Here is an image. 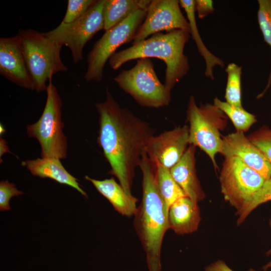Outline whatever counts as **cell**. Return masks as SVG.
<instances>
[{
  "instance_id": "obj_1",
  "label": "cell",
  "mask_w": 271,
  "mask_h": 271,
  "mask_svg": "<svg viewBox=\"0 0 271 271\" xmlns=\"http://www.w3.org/2000/svg\"><path fill=\"white\" fill-rule=\"evenodd\" d=\"M99 115L97 143L109 163V173L130 196L136 169L154 130L126 108L121 107L106 89L104 101L96 104Z\"/></svg>"
},
{
  "instance_id": "obj_2",
  "label": "cell",
  "mask_w": 271,
  "mask_h": 271,
  "mask_svg": "<svg viewBox=\"0 0 271 271\" xmlns=\"http://www.w3.org/2000/svg\"><path fill=\"white\" fill-rule=\"evenodd\" d=\"M139 167L143 175V196L134 215V225L146 253L150 271H160L162 242L170 228L169 210L157 186L156 166L145 151Z\"/></svg>"
},
{
  "instance_id": "obj_3",
  "label": "cell",
  "mask_w": 271,
  "mask_h": 271,
  "mask_svg": "<svg viewBox=\"0 0 271 271\" xmlns=\"http://www.w3.org/2000/svg\"><path fill=\"white\" fill-rule=\"evenodd\" d=\"M190 37L189 32L182 30L155 34L114 53L109 59V64L112 69L116 70L130 60L144 58L160 59L166 64L164 84L171 92L189 70V60L184 54V48Z\"/></svg>"
},
{
  "instance_id": "obj_4",
  "label": "cell",
  "mask_w": 271,
  "mask_h": 271,
  "mask_svg": "<svg viewBox=\"0 0 271 271\" xmlns=\"http://www.w3.org/2000/svg\"><path fill=\"white\" fill-rule=\"evenodd\" d=\"M27 68L38 92L46 91L55 74L67 71L60 56L63 45L35 30H19Z\"/></svg>"
},
{
  "instance_id": "obj_5",
  "label": "cell",
  "mask_w": 271,
  "mask_h": 271,
  "mask_svg": "<svg viewBox=\"0 0 271 271\" xmlns=\"http://www.w3.org/2000/svg\"><path fill=\"white\" fill-rule=\"evenodd\" d=\"M46 91L47 99L43 112L36 122L27 126V132L40 143L42 158L65 159L67 158L68 144L63 130L62 101L52 81L48 82Z\"/></svg>"
},
{
  "instance_id": "obj_6",
  "label": "cell",
  "mask_w": 271,
  "mask_h": 271,
  "mask_svg": "<svg viewBox=\"0 0 271 271\" xmlns=\"http://www.w3.org/2000/svg\"><path fill=\"white\" fill-rule=\"evenodd\" d=\"M113 80L142 106L160 108L171 101V92L159 79L150 58L138 59L132 68L122 70Z\"/></svg>"
},
{
  "instance_id": "obj_7",
  "label": "cell",
  "mask_w": 271,
  "mask_h": 271,
  "mask_svg": "<svg viewBox=\"0 0 271 271\" xmlns=\"http://www.w3.org/2000/svg\"><path fill=\"white\" fill-rule=\"evenodd\" d=\"M226 115L213 104L198 106L193 96H190L187 110L189 122V144L200 148L217 168L215 157L221 153L222 139L220 130L224 127Z\"/></svg>"
},
{
  "instance_id": "obj_8",
  "label": "cell",
  "mask_w": 271,
  "mask_h": 271,
  "mask_svg": "<svg viewBox=\"0 0 271 271\" xmlns=\"http://www.w3.org/2000/svg\"><path fill=\"white\" fill-rule=\"evenodd\" d=\"M140 9L123 21L105 31L96 42L87 56V68L84 75L86 81L100 82L107 61L121 45L133 40L134 37L147 13Z\"/></svg>"
},
{
  "instance_id": "obj_9",
  "label": "cell",
  "mask_w": 271,
  "mask_h": 271,
  "mask_svg": "<svg viewBox=\"0 0 271 271\" xmlns=\"http://www.w3.org/2000/svg\"><path fill=\"white\" fill-rule=\"evenodd\" d=\"M265 179L236 157L225 158L220 175L224 199L240 212L248 204Z\"/></svg>"
},
{
  "instance_id": "obj_10",
  "label": "cell",
  "mask_w": 271,
  "mask_h": 271,
  "mask_svg": "<svg viewBox=\"0 0 271 271\" xmlns=\"http://www.w3.org/2000/svg\"><path fill=\"white\" fill-rule=\"evenodd\" d=\"M105 0H97L88 11L75 21L61 23L44 34L57 43L68 47L73 62L83 59L85 44L99 31L104 30L103 9Z\"/></svg>"
},
{
  "instance_id": "obj_11",
  "label": "cell",
  "mask_w": 271,
  "mask_h": 271,
  "mask_svg": "<svg viewBox=\"0 0 271 271\" xmlns=\"http://www.w3.org/2000/svg\"><path fill=\"white\" fill-rule=\"evenodd\" d=\"M180 7L179 0L152 1L132 44L162 31L182 30L190 33V24L182 13Z\"/></svg>"
},
{
  "instance_id": "obj_12",
  "label": "cell",
  "mask_w": 271,
  "mask_h": 271,
  "mask_svg": "<svg viewBox=\"0 0 271 271\" xmlns=\"http://www.w3.org/2000/svg\"><path fill=\"white\" fill-rule=\"evenodd\" d=\"M189 128L178 126L160 134L151 137L145 151L155 165L171 169L182 158L189 144Z\"/></svg>"
},
{
  "instance_id": "obj_13",
  "label": "cell",
  "mask_w": 271,
  "mask_h": 271,
  "mask_svg": "<svg viewBox=\"0 0 271 271\" xmlns=\"http://www.w3.org/2000/svg\"><path fill=\"white\" fill-rule=\"evenodd\" d=\"M0 74L21 87L34 90L18 34L0 39Z\"/></svg>"
},
{
  "instance_id": "obj_14",
  "label": "cell",
  "mask_w": 271,
  "mask_h": 271,
  "mask_svg": "<svg viewBox=\"0 0 271 271\" xmlns=\"http://www.w3.org/2000/svg\"><path fill=\"white\" fill-rule=\"evenodd\" d=\"M221 154L225 158L236 157L265 179L271 178L270 164L244 132L237 131L223 137Z\"/></svg>"
},
{
  "instance_id": "obj_15",
  "label": "cell",
  "mask_w": 271,
  "mask_h": 271,
  "mask_svg": "<svg viewBox=\"0 0 271 271\" xmlns=\"http://www.w3.org/2000/svg\"><path fill=\"white\" fill-rule=\"evenodd\" d=\"M195 148L190 145L179 161L170 169L171 175L186 196L198 203L205 198L196 175Z\"/></svg>"
},
{
  "instance_id": "obj_16",
  "label": "cell",
  "mask_w": 271,
  "mask_h": 271,
  "mask_svg": "<svg viewBox=\"0 0 271 271\" xmlns=\"http://www.w3.org/2000/svg\"><path fill=\"white\" fill-rule=\"evenodd\" d=\"M169 228L178 234L196 231L201 220L200 209L197 203L187 196L176 201L168 212Z\"/></svg>"
},
{
  "instance_id": "obj_17",
  "label": "cell",
  "mask_w": 271,
  "mask_h": 271,
  "mask_svg": "<svg viewBox=\"0 0 271 271\" xmlns=\"http://www.w3.org/2000/svg\"><path fill=\"white\" fill-rule=\"evenodd\" d=\"M34 176L41 178H50L61 184L67 185L77 190L85 197L87 193L81 188L78 179L64 168L60 160L54 158H37L22 162Z\"/></svg>"
},
{
  "instance_id": "obj_18",
  "label": "cell",
  "mask_w": 271,
  "mask_h": 271,
  "mask_svg": "<svg viewBox=\"0 0 271 271\" xmlns=\"http://www.w3.org/2000/svg\"><path fill=\"white\" fill-rule=\"evenodd\" d=\"M84 179L90 182L98 192L109 201L119 213L126 217H130L135 214L138 209V199L133 196H130L127 194L120 184H118L113 177L98 180L85 176Z\"/></svg>"
},
{
  "instance_id": "obj_19",
  "label": "cell",
  "mask_w": 271,
  "mask_h": 271,
  "mask_svg": "<svg viewBox=\"0 0 271 271\" xmlns=\"http://www.w3.org/2000/svg\"><path fill=\"white\" fill-rule=\"evenodd\" d=\"M195 0H180V6L184 10L190 27V34L197 46L198 51L205 63L204 74L211 80L214 79V68L216 66L224 67V61L212 53L204 45L199 34L195 17Z\"/></svg>"
},
{
  "instance_id": "obj_20",
  "label": "cell",
  "mask_w": 271,
  "mask_h": 271,
  "mask_svg": "<svg viewBox=\"0 0 271 271\" xmlns=\"http://www.w3.org/2000/svg\"><path fill=\"white\" fill-rule=\"evenodd\" d=\"M152 1L105 0L103 18L105 31L123 21L140 9L148 10Z\"/></svg>"
},
{
  "instance_id": "obj_21",
  "label": "cell",
  "mask_w": 271,
  "mask_h": 271,
  "mask_svg": "<svg viewBox=\"0 0 271 271\" xmlns=\"http://www.w3.org/2000/svg\"><path fill=\"white\" fill-rule=\"evenodd\" d=\"M155 166L157 186L169 210L170 206L176 201L186 195L173 178L170 169L160 165Z\"/></svg>"
},
{
  "instance_id": "obj_22",
  "label": "cell",
  "mask_w": 271,
  "mask_h": 271,
  "mask_svg": "<svg viewBox=\"0 0 271 271\" xmlns=\"http://www.w3.org/2000/svg\"><path fill=\"white\" fill-rule=\"evenodd\" d=\"M213 104L229 117L237 131H246L256 121L255 116L243 107L234 106L217 97L214 99Z\"/></svg>"
},
{
  "instance_id": "obj_23",
  "label": "cell",
  "mask_w": 271,
  "mask_h": 271,
  "mask_svg": "<svg viewBox=\"0 0 271 271\" xmlns=\"http://www.w3.org/2000/svg\"><path fill=\"white\" fill-rule=\"evenodd\" d=\"M242 66L231 62L225 68L227 82L224 97L226 101L235 106L242 107L241 101Z\"/></svg>"
},
{
  "instance_id": "obj_24",
  "label": "cell",
  "mask_w": 271,
  "mask_h": 271,
  "mask_svg": "<svg viewBox=\"0 0 271 271\" xmlns=\"http://www.w3.org/2000/svg\"><path fill=\"white\" fill-rule=\"evenodd\" d=\"M257 18L259 27L264 41L271 48V0H258ZM271 85V67L267 84L263 92L259 95H263Z\"/></svg>"
},
{
  "instance_id": "obj_25",
  "label": "cell",
  "mask_w": 271,
  "mask_h": 271,
  "mask_svg": "<svg viewBox=\"0 0 271 271\" xmlns=\"http://www.w3.org/2000/svg\"><path fill=\"white\" fill-rule=\"evenodd\" d=\"M271 200V178L265 179L263 185L255 193L247 206L237 214V224H240L259 205Z\"/></svg>"
},
{
  "instance_id": "obj_26",
  "label": "cell",
  "mask_w": 271,
  "mask_h": 271,
  "mask_svg": "<svg viewBox=\"0 0 271 271\" xmlns=\"http://www.w3.org/2000/svg\"><path fill=\"white\" fill-rule=\"evenodd\" d=\"M96 0H68L67 9L62 22L72 23L82 17Z\"/></svg>"
},
{
  "instance_id": "obj_27",
  "label": "cell",
  "mask_w": 271,
  "mask_h": 271,
  "mask_svg": "<svg viewBox=\"0 0 271 271\" xmlns=\"http://www.w3.org/2000/svg\"><path fill=\"white\" fill-rule=\"evenodd\" d=\"M24 193L18 190L16 185L10 183L8 180L0 182V210L4 211L10 210V201L14 196H19Z\"/></svg>"
},
{
  "instance_id": "obj_28",
  "label": "cell",
  "mask_w": 271,
  "mask_h": 271,
  "mask_svg": "<svg viewBox=\"0 0 271 271\" xmlns=\"http://www.w3.org/2000/svg\"><path fill=\"white\" fill-rule=\"evenodd\" d=\"M249 140L261 151L271 165V132L253 135Z\"/></svg>"
},
{
  "instance_id": "obj_29",
  "label": "cell",
  "mask_w": 271,
  "mask_h": 271,
  "mask_svg": "<svg viewBox=\"0 0 271 271\" xmlns=\"http://www.w3.org/2000/svg\"><path fill=\"white\" fill-rule=\"evenodd\" d=\"M195 12L199 19H202L215 11L212 0H195Z\"/></svg>"
},
{
  "instance_id": "obj_30",
  "label": "cell",
  "mask_w": 271,
  "mask_h": 271,
  "mask_svg": "<svg viewBox=\"0 0 271 271\" xmlns=\"http://www.w3.org/2000/svg\"><path fill=\"white\" fill-rule=\"evenodd\" d=\"M205 271H234L231 269L223 261L217 260L207 266ZM248 271H255L250 268Z\"/></svg>"
},
{
  "instance_id": "obj_31",
  "label": "cell",
  "mask_w": 271,
  "mask_h": 271,
  "mask_svg": "<svg viewBox=\"0 0 271 271\" xmlns=\"http://www.w3.org/2000/svg\"><path fill=\"white\" fill-rule=\"evenodd\" d=\"M269 224L271 226V218L270 219V221H269ZM271 254V248H270V249L267 252V255H270ZM268 268H271V260L268 262L266 264L264 265L263 267H262V269L264 270H266L267 269H268Z\"/></svg>"
},
{
  "instance_id": "obj_32",
  "label": "cell",
  "mask_w": 271,
  "mask_h": 271,
  "mask_svg": "<svg viewBox=\"0 0 271 271\" xmlns=\"http://www.w3.org/2000/svg\"><path fill=\"white\" fill-rule=\"evenodd\" d=\"M5 132V129H4V128L3 126H2V124H1V126H0V132H1V134H2H2L3 133V132Z\"/></svg>"
}]
</instances>
